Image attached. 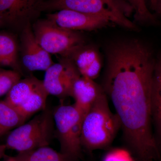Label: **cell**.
I'll use <instances>...</instances> for the list:
<instances>
[{"label": "cell", "instance_id": "13", "mask_svg": "<svg viewBox=\"0 0 161 161\" xmlns=\"http://www.w3.org/2000/svg\"><path fill=\"white\" fill-rule=\"evenodd\" d=\"M19 44L13 35L0 33V67L7 66L23 74L19 61Z\"/></svg>", "mask_w": 161, "mask_h": 161}, {"label": "cell", "instance_id": "22", "mask_svg": "<svg viewBox=\"0 0 161 161\" xmlns=\"http://www.w3.org/2000/svg\"><path fill=\"white\" fill-rule=\"evenodd\" d=\"M6 145H0V159H1L5 155V153L6 149H7Z\"/></svg>", "mask_w": 161, "mask_h": 161}, {"label": "cell", "instance_id": "9", "mask_svg": "<svg viewBox=\"0 0 161 161\" xmlns=\"http://www.w3.org/2000/svg\"><path fill=\"white\" fill-rule=\"evenodd\" d=\"M19 53L23 67L30 72L46 71L54 62L51 55L38 43L32 25L26 26L20 33Z\"/></svg>", "mask_w": 161, "mask_h": 161}, {"label": "cell", "instance_id": "4", "mask_svg": "<svg viewBox=\"0 0 161 161\" xmlns=\"http://www.w3.org/2000/svg\"><path fill=\"white\" fill-rule=\"evenodd\" d=\"M53 122V112L46 108L28 122L11 131L6 138V147L22 153L48 146Z\"/></svg>", "mask_w": 161, "mask_h": 161}, {"label": "cell", "instance_id": "2", "mask_svg": "<svg viewBox=\"0 0 161 161\" xmlns=\"http://www.w3.org/2000/svg\"><path fill=\"white\" fill-rule=\"evenodd\" d=\"M121 128L120 121L116 113L110 110L104 92L84 117L81 146L89 152L108 148Z\"/></svg>", "mask_w": 161, "mask_h": 161}, {"label": "cell", "instance_id": "6", "mask_svg": "<svg viewBox=\"0 0 161 161\" xmlns=\"http://www.w3.org/2000/svg\"><path fill=\"white\" fill-rule=\"evenodd\" d=\"M32 29L36 40L43 49L50 54L58 55L60 58L86 43L80 33L62 28L47 18L35 21Z\"/></svg>", "mask_w": 161, "mask_h": 161}, {"label": "cell", "instance_id": "18", "mask_svg": "<svg viewBox=\"0 0 161 161\" xmlns=\"http://www.w3.org/2000/svg\"><path fill=\"white\" fill-rule=\"evenodd\" d=\"M25 121L5 100L0 101V137L24 124Z\"/></svg>", "mask_w": 161, "mask_h": 161}, {"label": "cell", "instance_id": "12", "mask_svg": "<svg viewBox=\"0 0 161 161\" xmlns=\"http://www.w3.org/2000/svg\"><path fill=\"white\" fill-rule=\"evenodd\" d=\"M104 91L94 80L80 75L73 81L70 97L74 98L75 106L84 116Z\"/></svg>", "mask_w": 161, "mask_h": 161}, {"label": "cell", "instance_id": "19", "mask_svg": "<svg viewBox=\"0 0 161 161\" xmlns=\"http://www.w3.org/2000/svg\"><path fill=\"white\" fill-rule=\"evenodd\" d=\"M132 6L134 11L135 21L142 23H155V17L150 12L146 0H125Z\"/></svg>", "mask_w": 161, "mask_h": 161}, {"label": "cell", "instance_id": "26", "mask_svg": "<svg viewBox=\"0 0 161 161\" xmlns=\"http://www.w3.org/2000/svg\"></svg>", "mask_w": 161, "mask_h": 161}, {"label": "cell", "instance_id": "17", "mask_svg": "<svg viewBox=\"0 0 161 161\" xmlns=\"http://www.w3.org/2000/svg\"><path fill=\"white\" fill-rule=\"evenodd\" d=\"M15 158L18 161H74L60 151L58 152L48 146L19 153Z\"/></svg>", "mask_w": 161, "mask_h": 161}, {"label": "cell", "instance_id": "14", "mask_svg": "<svg viewBox=\"0 0 161 161\" xmlns=\"http://www.w3.org/2000/svg\"><path fill=\"white\" fill-rule=\"evenodd\" d=\"M43 84V80L34 76L21 79L12 87L4 100L16 109L25 101L35 90Z\"/></svg>", "mask_w": 161, "mask_h": 161}, {"label": "cell", "instance_id": "3", "mask_svg": "<svg viewBox=\"0 0 161 161\" xmlns=\"http://www.w3.org/2000/svg\"><path fill=\"white\" fill-rule=\"evenodd\" d=\"M64 9L105 18L125 29H138L136 24L129 19L134 11L125 0H45L41 6L42 12Z\"/></svg>", "mask_w": 161, "mask_h": 161}, {"label": "cell", "instance_id": "11", "mask_svg": "<svg viewBox=\"0 0 161 161\" xmlns=\"http://www.w3.org/2000/svg\"><path fill=\"white\" fill-rule=\"evenodd\" d=\"M60 58L70 60L81 76L93 80L98 78L102 67V61L98 50L86 43Z\"/></svg>", "mask_w": 161, "mask_h": 161}, {"label": "cell", "instance_id": "15", "mask_svg": "<svg viewBox=\"0 0 161 161\" xmlns=\"http://www.w3.org/2000/svg\"><path fill=\"white\" fill-rule=\"evenodd\" d=\"M152 113V120L161 141V55L156 60L153 78Z\"/></svg>", "mask_w": 161, "mask_h": 161}, {"label": "cell", "instance_id": "20", "mask_svg": "<svg viewBox=\"0 0 161 161\" xmlns=\"http://www.w3.org/2000/svg\"><path fill=\"white\" fill-rule=\"evenodd\" d=\"M21 77L22 75L19 72L0 67V97L7 95Z\"/></svg>", "mask_w": 161, "mask_h": 161}, {"label": "cell", "instance_id": "10", "mask_svg": "<svg viewBox=\"0 0 161 161\" xmlns=\"http://www.w3.org/2000/svg\"><path fill=\"white\" fill-rule=\"evenodd\" d=\"M46 18L58 26L73 31H93L113 24L105 18L70 9H61L48 14Z\"/></svg>", "mask_w": 161, "mask_h": 161}, {"label": "cell", "instance_id": "23", "mask_svg": "<svg viewBox=\"0 0 161 161\" xmlns=\"http://www.w3.org/2000/svg\"><path fill=\"white\" fill-rule=\"evenodd\" d=\"M159 1L160 0H150L151 7L153 10H156Z\"/></svg>", "mask_w": 161, "mask_h": 161}, {"label": "cell", "instance_id": "8", "mask_svg": "<svg viewBox=\"0 0 161 161\" xmlns=\"http://www.w3.org/2000/svg\"><path fill=\"white\" fill-rule=\"evenodd\" d=\"M80 75L70 60L60 58L45 71L43 86L49 95L60 99L70 97L73 81Z\"/></svg>", "mask_w": 161, "mask_h": 161}, {"label": "cell", "instance_id": "25", "mask_svg": "<svg viewBox=\"0 0 161 161\" xmlns=\"http://www.w3.org/2000/svg\"><path fill=\"white\" fill-rule=\"evenodd\" d=\"M7 161H18V160L15 157H10L6 160Z\"/></svg>", "mask_w": 161, "mask_h": 161}, {"label": "cell", "instance_id": "5", "mask_svg": "<svg viewBox=\"0 0 161 161\" xmlns=\"http://www.w3.org/2000/svg\"><path fill=\"white\" fill-rule=\"evenodd\" d=\"M55 136L60 152L75 161L81 156V128L84 115L75 104L61 105L53 112Z\"/></svg>", "mask_w": 161, "mask_h": 161}, {"label": "cell", "instance_id": "24", "mask_svg": "<svg viewBox=\"0 0 161 161\" xmlns=\"http://www.w3.org/2000/svg\"><path fill=\"white\" fill-rule=\"evenodd\" d=\"M155 10L157 11L158 12L159 14H161V0H160L159 2L158 5L157 6V8Z\"/></svg>", "mask_w": 161, "mask_h": 161}, {"label": "cell", "instance_id": "1", "mask_svg": "<svg viewBox=\"0 0 161 161\" xmlns=\"http://www.w3.org/2000/svg\"><path fill=\"white\" fill-rule=\"evenodd\" d=\"M106 53L102 86L120 121L124 139L138 161L158 160L160 153L152 127L153 54L137 39L115 41Z\"/></svg>", "mask_w": 161, "mask_h": 161}, {"label": "cell", "instance_id": "16", "mask_svg": "<svg viewBox=\"0 0 161 161\" xmlns=\"http://www.w3.org/2000/svg\"><path fill=\"white\" fill-rule=\"evenodd\" d=\"M49 94L42 85L33 92L29 98L15 109L25 120L32 115L45 109Z\"/></svg>", "mask_w": 161, "mask_h": 161}, {"label": "cell", "instance_id": "21", "mask_svg": "<svg viewBox=\"0 0 161 161\" xmlns=\"http://www.w3.org/2000/svg\"><path fill=\"white\" fill-rule=\"evenodd\" d=\"M103 161H133V160L128 151L115 149L107 153Z\"/></svg>", "mask_w": 161, "mask_h": 161}, {"label": "cell", "instance_id": "7", "mask_svg": "<svg viewBox=\"0 0 161 161\" xmlns=\"http://www.w3.org/2000/svg\"><path fill=\"white\" fill-rule=\"evenodd\" d=\"M45 0H0V28L21 32L39 19Z\"/></svg>", "mask_w": 161, "mask_h": 161}]
</instances>
